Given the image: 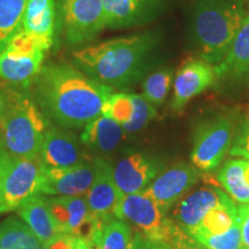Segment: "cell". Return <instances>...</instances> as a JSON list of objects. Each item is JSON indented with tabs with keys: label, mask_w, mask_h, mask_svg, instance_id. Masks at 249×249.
Listing matches in <instances>:
<instances>
[{
	"label": "cell",
	"mask_w": 249,
	"mask_h": 249,
	"mask_svg": "<svg viewBox=\"0 0 249 249\" xmlns=\"http://www.w3.org/2000/svg\"><path fill=\"white\" fill-rule=\"evenodd\" d=\"M50 123L67 129L82 128L102 116L113 89L68 62H48L28 89Z\"/></svg>",
	"instance_id": "obj_1"
},
{
	"label": "cell",
	"mask_w": 249,
	"mask_h": 249,
	"mask_svg": "<svg viewBox=\"0 0 249 249\" xmlns=\"http://www.w3.org/2000/svg\"><path fill=\"white\" fill-rule=\"evenodd\" d=\"M158 36L154 31L81 46L71 53V64L97 82L124 90L150 70Z\"/></svg>",
	"instance_id": "obj_2"
},
{
	"label": "cell",
	"mask_w": 249,
	"mask_h": 249,
	"mask_svg": "<svg viewBox=\"0 0 249 249\" xmlns=\"http://www.w3.org/2000/svg\"><path fill=\"white\" fill-rule=\"evenodd\" d=\"M5 113L0 120V144L17 158L39 157L51 123L34 102L28 89L5 83Z\"/></svg>",
	"instance_id": "obj_3"
},
{
	"label": "cell",
	"mask_w": 249,
	"mask_h": 249,
	"mask_svg": "<svg viewBox=\"0 0 249 249\" xmlns=\"http://www.w3.org/2000/svg\"><path fill=\"white\" fill-rule=\"evenodd\" d=\"M246 14L242 0H197L192 31L198 55L217 66L229 51Z\"/></svg>",
	"instance_id": "obj_4"
},
{
	"label": "cell",
	"mask_w": 249,
	"mask_h": 249,
	"mask_svg": "<svg viewBox=\"0 0 249 249\" xmlns=\"http://www.w3.org/2000/svg\"><path fill=\"white\" fill-rule=\"evenodd\" d=\"M59 28L70 46L88 44L105 28L103 0H58Z\"/></svg>",
	"instance_id": "obj_5"
},
{
	"label": "cell",
	"mask_w": 249,
	"mask_h": 249,
	"mask_svg": "<svg viewBox=\"0 0 249 249\" xmlns=\"http://www.w3.org/2000/svg\"><path fill=\"white\" fill-rule=\"evenodd\" d=\"M45 55L46 52L21 29L0 53V80L29 89L44 65Z\"/></svg>",
	"instance_id": "obj_6"
},
{
	"label": "cell",
	"mask_w": 249,
	"mask_h": 249,
	"mask_svg": "<svg viewBox=\"0 0 249 249\" xmlns=\"http://www.w3.org/2000/svg\"><path fill=\"white\" fill-rule=\"evenodd\" d=\"M233 134L234 126L227 117L219 116L201 123L193 138L192 164L203 172L216 170L231 149Z\"/></svg>",
	"instance_id": "obj_7"
},
{
	"label": "cell",
	"mask_w": 249,
	"mask_h": 249,
	"mask_svg": "<svg viewBox=\"0 0 249 249\" xmlns=\"http://www.w3.org/2000/svg\"><path fill=\"white\" fill-rule=\"evenodd\" d=\"M44 165L39 157H12L0 185V213L18 210L27 200L39 194Z\"/></svg>",
	"instance_id": "obj_8"
},
{
	"label": "cell",
	"mask_w": 249,
	"mask_h": 249,
	"mask_svg": "<svg viewBox=\"0 0 249 249\" xmlns=\"http://www.w3.org/2000/svg\"><path fill=\"white\" fill-rule=\"evenodd\" d=\"M46 203L60 233L76 235L92 245L102 225L90 213L85 196H53Z\"/></svg>",
	"instance_id": "obj_9"
},
{
	"label": "cell",
	"mask_w": 249,
	"mask_h": 249,
	"mask_svg": "<svg viewBox=\"0 0 249 249\" xmlns=\"http://www.w3.org/2000/svg\"><path fill=\"white\" fill-rule=\"evenodd\" d=\"M118 219L132 224L148 240L163 241L167 218L144 191L124 195Z\"/></svg>",
	"instance_id": "obj_10"
},
{
	"label": "cell",
	"mask_w": 249,
	"mask_h": 249,
	"mask_svg": "<svg viewBox=\"0 0 249 249\" xmlns=\"http://www.w3.org/2000/svg\"><path fill=\"white\" fill-rule=\"evenodd\" d=\"M39 158L45 169H68L90 160L73 130L52 124L46 130Z\"/></svg>",
	"instance_id": "obj_11"
},
{
	"label": "cell",
	"mask_w": 249,
	"mask_h": 249,
	"mask_svg": "<svg viewBox=\"0 0 249 249\" xmlns=\"http://www.w3.org/2000/svg\"><path fill=\"white\" fill-rule=\"evenodd\" d=\"M124 194L113 179V166L97 157V172L91 187L86 194L87 204L93 219L99 225L118 219Z\"/></svg>",
	"instance_id": "obj_12"
},
{
	"label": "cell",
	"mask_w": 249,
	"mask_h": 249,
	"mask_svg": "<svg viewBox=\"0 0 249 249\" xmlns=\"http://www.w3.org/2000/svg\"><path fill=\"white\" fill-rule=\"evenodd\" d=\"M97 172V158L68 169H45L39 194L49 196H85Z\"/></svg>",
	"instance_id": "obj_13"
},
{
	"label": "cell",
	"mask_w": 249,
	"mask_h": 249,
	"mask_svg": "<svg viewBox=\"0 0 249 249\" xmlns=\"http://www.w3.org/2000/svg\"><path fill=\"white\" fill-rule=\"evenodd\" d=\"M198 179L200 173L194 165L179 163L156 177L144 192L160 207L161 213H166Z\"/></svg>",
	"instance_id": "obj_14"
},
{
	"label": "cell",
	"mask_w": 249,
	"mask_h": 249,
	"mask_svg": "<svg viewBox=\"0 0 249 249\" xmlns=\"http://www.w3.org/2000/svg\"><path fill=\"white\" fill-rule=\"evenodd\" d=\"M161 169L160 161L142 152H130L113 166V179L124 195L143 192Z\"/></svg>",
	"instance_id": "obj_15"
},
{
	"label": "cell",
	"mask_w": 249,
	"mask_h": 249,
	"mask_svg": "<svg viewBox=\"0 0 249 249\" xmlns=\"http://www.w3.org/2000/svg\"><path fill=\"white\" fill-rule=\"evenodd\" d=\"M216 80L213 65L203 59H188L180 66L173 82L171 107L180 111L193 97L208 89Z\"/></svg>",
	"instance_id": "obj_16"
},
{
	"label": "cell",
	"mask_w": 249,
	"mask_h": 249,
	"mask_svg": "<svg viewBox=\"0 0 249 249\" xmlns=\"http://www.w3.org/2000/svg\"><path fill=\"white\" fill-rule=\"evenodd\" d=\"M164 0H103L105 28L127 29L151 22L160 14Z\"/></svg>",
	"instance_id": "obj_17"
},
{
	"label": "cell",
	"mask_w": 249,
	"mask_h": 249,
	"mask_svg": "<svg viewBox=\"0 0 249 249\" xmlns=\"http://www.w3.org/2000/svg\"><path fill=\"white\" fill-rule=\"evenodd\" d=\"M57 7L54 0H28L22 30L43 51L53 46Z\"/></svg>",
	"instance_id": "obj_18"
},
{
	"label": "cell",
	"mask_w": 249,
	"mask_h": 249,
	"mask_svg": "<svg viewBox=\"0 0 249 249\" xmlns=\"http://www.w3.org/2000/svg\"><path fill=\"white\" fill-rule=\"evenodd\" d=\"M226 195L222 189L213 187L197 189L179 202L172 213V220L183 227L187 232L192 233L205 214L222 202Z\"/></svg>",
	"instance_id": "obj_19"
},
{
	"label": "cell",
	"mask_w": 249,
	"mask_h": 249,
	"mask_svg": "<svg viewBox=\"0 0 249 249\" xmlns=\"http://www.w3.org/2000/svg\"><path fill=\"white\" fill-rule=\"evenodd\" d=\"M213 68L219 80L232 82L249 80V13L246 14L225 57Z\"/></svg>",
	"instance_id": "obj_20"
},
{
	"label": "cell",
	"mask_w": 249,
	"mask_h": 249,
	"mask_svg": "<svg viewBox=\"0 0 249 249\" xmlns=\"http://www.w3.org/2000/svg\"><path fill=\"white\" fill-rule=\"evenodd\" d=\"M83 128L80 136L83 147L97 154H110L116 150L124 135L121 124L104 116L96 118Z\"/></svg>",
	"instance_id": "obj_21"
},
{
	"label": "cell",
	"mask_w": 249,
	"mask_h": 249,
	"mask_svg": "<svg viewBox=\"0 0 249 249\" xmlns=\"http://www.w3.org/2000/svg\"><path fill=\"white\" fill-rule=\"evenodd\" d=\"M42 245L59 234V230L46 203V196L36 194L17 210Z\"/></svg>",
	"instance_id": "obj_22"
},
{
	"label": "cell",
	"mask_w": 249,
	"mask_h": 249,
	"mask_svg": "<svg viewBox=\"0 0 249 249\" xmlns=\"http://www.w3.org/2000/svg\"><path fill=\"white\" fill-rule=\"evenodd\" d=\"M238 220V207L234 201L226 195L222 202H219L205 214L202 222L191 234L193 236L222 234L231 229Z\"/></svg>",
	"instance_id": "obj_23"
},
{
	"label": "cell",
	"mask_w": 249,
	"mask_h": 249,
	"mask_svg": "<svg viewBox=\"0 0 249 249\" xmlns=\"http://www.w3.org/2000/svg\"><path fill=\"white\" fill-rule=\"evenodd\" d=\"M247 160H230L223 165L217 174V180L224 191L239 204L249 203V186L245 179Z\"/></svg>",
	"instance_id": "obj_24"
},
{
	"label": "cell",
	"mask_w": 249,
	"mask_h": 249,
	"mask_svg": "<svg viewBox=\"0 0 249 249\" xmlns=\"http://www.w3.org/2000/svg\"><path fill=\"white\" fill-rule=\"evenodd\" d=\"M42 242L23 220L11 217L0 223L1 249H40Z\"/></svg>",
	"instance_id": "obj_25"
},
{
	"label": "cell",
	"mask_w": 249,
	"mask_h": 249,
	"mask_svg": "<svg viewBox=\"0 0 249 249\" xmlns=\"http://www.w3.org/2000/svg\"><path fill=\"white\" fill-rule=\"evenodd\" d=\"M28 0H0V53L22 29Z\"/></svg>",
	"instance_id": "obj_26"
},
{
	"label": "cell",
	"mask_w": 249,
	"mask_h": 249,
	"mask_svg": "<svg viewBox=\"0 0 249 249\" xmlns=\"http://www.w3.org/2000/svg\"><path fill=\"white\" fill-rule=\"evenodd\" d=\"M132 229L124 220L112 219L101 227L92 246L95 249H129Z\"/></svg>",
	"instance_id": "obj_27"
},
{
	"label": "cell",
	"mask_w": 249,
	"mask_h": 249,
	"mask_svg": "<svg viewBox=\"0 0 249 249\" xmlns=\"http://www.w3.org/2000/svg\"><path fill=\"white\" fill-rule=\"evenodd\" d=\"M173 81V71L163 68L145 77L142 86V96L151 105H160L166 98Z\"/></svg>",
	"instance_id": "obj_28"
},
{
	"label": "cell",
	"mask_w": 249,
	"mask_h": 249,
	"mask_svg": "<svg viewBox=\"0 0 249 249\" xmlns=\"http://www.w3.org/2000/svg\"><path fill=\"white\" fill-rule=\"evenodd\" d=\"M134 112V103L132 93L117 92L112 93L104 103L102 116L110 118L121 126L132 119Z\"/></svg>",
	"instance_id": "obj_29"
},
{
	"label": "cell",
	"mask_w": 249,
	"mask_h": 249,
	"mask_svg": "<svg viewBox=\"0 0 249 249\" xmlns=\"http://www.w3.org/2000/svg\"><path fill=\"white\" fill-rule=\"evenodd\" d=\"M161 242L166 244L171 249H209L170 218L166 219Z\"/></svg>",
	"instance_id": "obj_30"
},
{
	"label": "cell",
	"mask_w": 249,
	"mask_h": 249,
	"mask_svg": "<svg viewBox=\"0 0 249 249\" xmlns=\"http://www.w3.org/2000/svg\"><path fill=\"white\" fill-rule=\"evenodd\" d=\"M132 96L134 112L132 119L123 126L124 133H136L143 129L152 119H155L156 114H157L154 105L145 101L142 95H134V93H132Z\"/></svg>",
	"instance_id": "obj_31"
},
{
	"label": "cell",
	"mask_w": 249,
	"mask_h": 249,
	"mask_svg": "<svg viewBox=\"0 0 249 249\" xmlns=\"http://www.w3.org/2000/svg\"><path fill=\"white\" fill-rule=\"evenodd\" d=\"M194 238L209 249H241L240 219L222 234L197 235Z\"/></svg>",
	"instance_id": "obj_32"
},
{
	"label": "cell",
	"mask_w": 249,
	"mask_h": 249,
	"mask_svg": "<svg viewBox=\"0 0 249 249\" xmlns=\"http://www.w3.org/2000/svg\"><path fill=\"white\" fill-rule=\"evenodd\" d=\"M230 154L249 160V118L240 124V128L235 134L234 142L230 149Z\"/></svg>",
	"instance_id": "obj_33"
},
{
	"label": "cell",
	"mask_w": 249,
	"mask_h": 249,
	"mask_svg": "<svg viewBox=\"0 0 249 249\" xmlns=\"http://www.w3.org/2000/svg\"><path fill=\"white\" fill-rule=\"evenodd\" d=\"M79 238L73 234L59 233L49 241L44 242L40 249H75Z\"/></svg>",
	"instance_id": "obj_34"
},
{
	"label": "cell",
	"mask_w": 249,
	"mask_h": 249,
	"mask_svg": "<svg viewBox=\"0 0 249 249\" xmlns=\"http://www.w3.org/2000/svg\"><path fill=\"white\" fill-rule=\"evenodd\" d=\"M241 227V249H249V203L238 207Z\"/></svg>",
	"instance_id": "obj_35"
},
{
	"label": "cell",
	"mask_w": 249,
	"mask_h": 249,
	"mask_svg": "<svg viewBox=\"0 0 249 249\" xmlns=\"http://www.w3.org/2000/svg\"><path fill=\"white\" fill-rule=\"evenodd\" d=\"M12 157H13V156L9 155L8 152L2 148V145L0 144V185H1L2 178H4V174L6 172V170H7V166L9 161L12 160Z\"/></svg>",
	"instance_id": "obj_36"
},
{
	"label": "cell",
	"mask_w": 249,
	"mask_h": 249,
	"mask_svg": "<svg viewBox=\"0 0 249 249\" xmlns=\"http://www.w3.org/2000/svg\"><path fill=\"white\" fill-rule=\"evenodd\" d=\"M142 249H171L161 241H151L142 236Z\"/></svg>",
	"instance_id": "obj_37"
},
{
	"label": "cell",
	"mask_w": 249,
	"mask_h": 249,
	"mask_svg": "<svg viewBox=\"0 0 249 249\" xmlns=\"http://www.w3.org/2000/svg\"><path fill=\"white\" fill-rule=\"evenodd\" d=\"M129 249H142V235L139 232H136L133 235V240Z\"/></svg>",
	"instance_id": "obj_38"
},
{
	"label": "cell",
	"mask_w": 249,
	"mask_h": 249,
	"mask_svg": "<svg viewBox=\"0 0 249 249\" xmlns=\"http://www.w3.org/2000/svg\"><path fill=\"white\" fill-rule=\"evenodd\" d=\"M5 107H6V101H5V93L1 87H0V120H1L2 116L5 113Z\"/></svg>",
	"instance_id": "obj_39"
},
{
	"label": "cell",
	"mask_w": 249,
	"mask_h": 249,
	"mask_svg": "<svg viewBox=\"0 0 249 249\" xmlns=\"http://www.w3.org/2000/svg\"><path fill=\"white\" fill-rule=\"evenodd\" d=\"M75 249H95V248H93V246L90 244L89 241L85 240V239L79 238V241H77Z\"/></svg>",
	"instance_id": "obj_40"
},
{
	"label": "cell",
	"mask_w": 249,
	"mask_h": 249,
	"mask_svg": "<svg viewBox=\"0 0 249 249\" xmlns=\"http://www.w3.org/2000/svg\"><path fill=\"white\" fill-rule=\"evenodd\" d=\"M245 179H246V182H247L249 186V160H247V164H246V167H245Z\"/></svg>",
	"instance_id": "obj_41"
},
{
	"label": "cell",
	"mask_w": 249,
	"mask_h": 249,
	"mask_svg": "<svg viewBox=\"0 0 249 249\" xmlns=\"http://www.w3.org/2000/svg\"><path fill=\"white\" fill-rule=\"evenodd\" d=\"M247 1H249V0H247Z\"/></svg>",
	"instance_id": "obj_42"
},
{
	"label": "cell",
	"mask_w": 249,
	"mask_h": 249,
	"mask_svg": "<svg viewBox=\"0 0 249 249\" xmlns=\"http://www.w3.org/2000/svg\"><path fill=\"white\" fill-rule=\"evenodd\" d=\"M0 249H1V248H0Z\"/></svg>",
	"instance_id": "obj_43"
}]
</instances>
